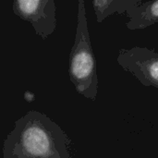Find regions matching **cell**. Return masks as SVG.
Listing matches in <instances>:
<instances>
[{"label": "cell", "mask_w": 158, "mask_h": 158, "mask_svg": "<svg viewBox=\"0 0 158 158\" xmlns=\"http://www.w3.org/2000/svg\"><path fill=\"white\" fill-rule=\"evenodd\" d=\"M4 158H73L71 140L46 115L31 110L16 120L3 145Z\"/></svg>", "instance_id": "obj_1"}, {"label": "cell", "mask_w": 158, "mask_h": 158, "mask_svg": "<svg viewBox=\"0 0 158 158\" xmlns=\"http://www.w3.org/2000/svg\"><path fill=\"white\" fill-rule=\"evenodd\" d=\"M135 0H94L92 2L96 21L102 23L109 16L118 13L119 15L126 14L128 8Z\"/></svg>", "instance_id": "obj_6"}, {"label": "cell", "mask_w": 158, "mask_h": 158, "mask_svg": "<svg viewBox=\"0 0 158 158\" xmlns=\"http://www.w3.org/2000/svg\"><path fill=\"white\" fill-rule=\"evenodd\" d=\"M129 20L126 27L131 31L144 30L158 23V0H135L126 12Z\"/></svg>", "instance_id": "obj_5"}, {"label": "cell", "mask_w": 158, "mask_h": 158, "mask_svg": "<svg viewBox=\"0 0 158 158\" xmlns=\"http://www.w3.org/2000/svg\"><path fill=\"white\" fill-rule=\"evenodd\" d=\"M56 10L54 0H18L13 3L16 15L30 22L37 35L44 40L56 29Z\"/></svg>", "instance_id": "obj_4"}, {"label": "cell", "mask_w": 158, "mask_h": 158, "mask_svg": "<svg viewBox=\"0 0 158 158\" xmlns=\"http://www.w3.org/2000/svg\"><path fill=\"white\" fill-rule=\"evenodd\" d=\"M86 15L85 3L83 0H79L76 35L69 56V73L76 91L81 96L95 101L99 80Z\"/></svg>", "instance_id": "obj_2"}, {"label": "cell", "mask_w": 158, "mask_h": 158, "mask_svg": "<svg viewBox=\"0 0 158 158\" xmlns=\"http://www.w3.org/2000/svg\"><path fill=\"white\" fill-rule=\"evenodd\" d=\"M117 62L143 85L158 89V52L155 49L143 46L121 48Z\"/></svg>", "instance_id": "obj_3"}]
</instances>
